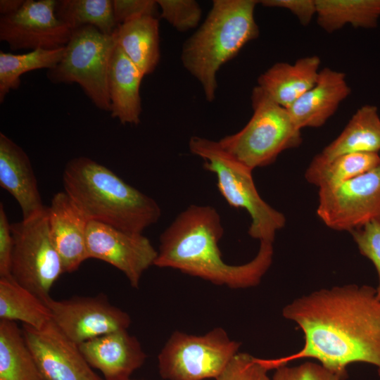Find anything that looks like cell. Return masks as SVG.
Masks as SVG:
<instances>
[{
    "instance_id": "cell-1",
    "label": "cell",
    "mask_w": 380,
    "mask_h": 380,
    "mask_svg": "<svg viewBox=\"0 0 380 380\" xmlns=\"http://www.w3.org/2000/svg\"><path fill=\"white\" fill-rule=\"evenodd\" d=\"M282 315L298 325L305 343L294 354L265 359L269 369L313 358L346 375L353 362L371 364L380 376V300L376 289L356 284L323 289L295 299L284 308Z\"/></svg>"
},
{
    "instance_id": "cell-2",
    "label": "cell",
    "mask_w": 380,
    "mask_h": 380,
    "mask_svg": "<svg viewBox=\"0 0 380 380\" xmlns=\"http://www.w3.org/2000/svg\"><path fill=\"white\" fill-rule=\"evenodd\" d=\"M223 234L220 215L215 208L191 205L160 234L154 265L232 289L257 286L272 264V243L261 241L250 262L229 265L223 260L219 248Z\"/></svg>"
},
{
    "instance_id": "cell-3",
    "label": "cell",
    "mask_w": 380,
    "mask_h": 380,
    "mask_svg": "<svg viewBox=\"0 0 380 380\" xmlns=\"http://www.w3.org/2000/svg\"><path fill=\"white\" fill-rule=\"evenodd\" d=\"M63 184L64 191L89 221L142 233L160 217V207L153 198L86 156L67 163Z\"/></svg>"
},
{
    "instance_id": "cell-4",
    "label": "cell",
    "mask_w": 380,
    "mask_h": 380,
    "mask_svg": "<svg viewBox=\"0 0 380 380\" xmlns=\"http://www.w3.org/2000/svg\"><path fill=\"white\" fill-rule=\"evenodd\" d=\"M256 0H214L208 15L183 44L181 61L199 82L205 99L212 102L220 68L259 36L255 19Z\"/></svg>"
},
{
    "instance_id": "cell-5",
    "label": "cell",
    "mask_w": 380,
    "mask_h": 380,
    "mask_svg": "<svg viewBox=\"0 0 380 380\" xmlns=\"http://www.w3.org/2000/svg\"><path fill=\"white\" fill-rule=\"evenodd\" d=\"M190 152L203 161V168L215 175L217 189L228 205L243 208L251 222L248 233L260 242L273 243L277 232L286 224L285 216L260 196L253 170L225 151L218 141L193 136L189 141Z\"/></svg>"
},
{
    "instance_id": "cell-6",
    "label": "cell",
    "mask_w": 380,
    "mask_h": 380,
    "mask_svg": "<svg viewBox=\"0 0 380 380\" xmlns=\"http://www.w3.org/2000/svg\"><path fill=\"white\" fill-rule=\"evenodd\" d=\"M251 104L253 115L247 124L218 142L225 151L253 170L272 164L284 151L298 147L302 137L287 109L258 86L253 89Z\"/></svg>"
},
{
    "instance_id": "cell-7",
    "label": "cell",
    "mask_w": 380,
    "mask_h": 380,
    "mask_svg": "<svg viewBox=\"0 0 380 380\" xmlns=\"http://www.w3.org/2000/svg\"><path fill=\"white\" fill-rule=\"evenodd\" d=\"M115 46L113 34L92 25L75 29L61 60L48 70L47 78L53 83L78 84L96 108L110 112L108 76Z\"/></svg>"
},
{
    "instance_id": "cell-8",
    "label": "cell",
    "mask_w": 380,
    "mask_h": 380,
    "mask_svg": "<svg viewBox=\"0 0 380 380\" xmlns=\"http://www.w3.org/2000/svg\"><path fill=\"white\" fill-rule=\"evenodd\" d=\"M240 346L221 327L203 336L175 331L158 355L160 375L166 380L216 379Z\"/></svg>"
},
{
    "instance_id": "cell-9",
    "label": "cell",
    "mask_w": 380,
    "mask_h": 380,
    "mask_svg": "<svg viewBox=\"0 0 380 380\" xmlns=\"http://www.w3.org/2000/svg\"><path fill=\"white\" fill-rule=\"evenodd\" d=\"M13 250L11 277L42 300L65 273L63 265L50 236L47 207L42 212L11 223Z\"/></svg>"
},
{
    "instance_id": "cell-10",
    "label": "cell",
    "mask_w": 380,
    "mask_h": 380,
    "mask_svg": "<svg viewBox=\"0 0 380 380\" xmlns=\"http://www.w3.org/2000/svg\"><path fill=\"white\" fill-rule=\"evenodd\" d=\"M317 214L329 228L351 231L380 223V162L368 172L338 185L319 189Z\"/></svg>"
},
{
    "instance_id": "cell-11",
    "label": "cell",
    "mask_w": 380,
    "mask_h": 380,
    "mask_svg": "<svg viewBox=\"0 0 380 380\" xmlns=\"http://www.w3.org/2000/svg\"><path fill=\"white\" fill-rule=\"evenodd\" d=\"M51 319L58 328L76 344L129 327V315L112 305L103 294L75 296L57 300L51 297L44 301Z\"/></svg>"
},
{
    "instance_id": "cell-12",
    "label": "cell",
    "mask_w": 380,
    "mask_h": 380,
    "mask_svg": "<svg viewBox=\"0 0 380 380\" xmlns=\"http://www.w3.org/2000/svg\"><path fill=\"white\" fill-rule=\"evenodd\" d=\"M87 251L88 259L113 265L136 289L144 272L154 265L158 255V251L142 233L123 231L95 221L88 224Z\"/></svg>"
},
{
    "instance_id": "cell-13",
    "label": "cell",
    "mask_w": 380,
    "mask_h": 380,
    "mask_svg": "<svg viewBox=\"0 0 380 380\" xmlns=\"http://www.w3.org/2000/svg\"><path fill=\"white\" fill-rule=\"evenodd\" d=\"M56 0H25L16 12L1 15L0 40L11 50L65 46L72 30L56 17Z\"/></svg>"
},
{
    "instance_id": "cell-14",
    "label": "cell",
    "mask_w": 380,
    "mask_h": 380,
    "mask_svg": "<svg viewBox=\"0 0 380 380\" xmlns=\"http://www.w3.org/2000/svg\"><path fill=\"white\" fill-rule=\"evenodd\" d=\"M23 333L45 380H103L79 346L51 320L40 329L23 324Z\"/></svg>"
},
{
    "instance_id": "cell-15",
    "label": "cell",
    "mask_w": 380,
    "mask_h": 380,
    "mask_svg": "<svg viewBox=\"0 0 380 380\" xmlns=\"http://www.w3.org/2000/svg\"><path fill=\"white\" fill-rule=\"evenodd\" d=\"M50 236L65 272L78 270L88 259L87 230L89 220L63 191L55 194L47 207Z\"/></svg>"
},
{
    "instance_id": "cell-16",
    "label": "cell",
    "mask_w": 380,
    "mask_h": 380,
    "mask_svg": "<svg viewBox=\"0 0 380 380\" xmlns=\"http://www.w3.org/2000/svg\"><path fill=\"white\" fill-rule=\"evenodd\" d=\"M89 365L105 380H128L146 355L138 339L126 330L109 333L78 345Z\"/></svg>"
},
{
    "instance_id": "cell-17",
    "label": "cell",
    "mask_w": 380,
    "mask_h": 380,
    "mask_svg": "<svg viewBox=\"0 0 380 380\" xmlns=\"http://www.w3.org/2000/svg\"><path fill=\"white\" fill-rule=\"evenodd\" d=\"M350 92L343 72L324 68L315 85L286 109L298 129L320 127Z\"/></svg>"
},
{
    "instance_id": "cell-18",
    "label": "cell",
    "mask_w": 380,
    "mask_h": 380,
    "mask_svg": "<svg viewBox=\"0 0 380 380\" xmlns=\"http://www.w3.org/2000/svg\"><path fill=\"white\" fill-rule=\"evenodd\" d=\"M0 186L18 202L23 219L42 211L44 205L30 160L12 139L0 133Z\"/></svg>"
},
{
    "instance_id": "cell-19",
    "label": "cell",
    "mask_w": 380,
    "mask_h": 380,
    "mask_svg": "<svg viewBox=\"0 0 380 380\" xmlns=\"http://www.w3.org/2000/svg\"><path fill=\"white\" fill-rule=\"evenodd\" d=\"M145 75L116 44L108 69L110 115L122 125H137L142 111L140 86Z\"/></svg>"
},
{
    "instance_id": "cell-20",
    "label": "cell",
    "mask_w": 380,
    "mask_h": 380,
    "mask_svg": "<svg viewBox=\"0 0 380 380\" xmlns=\"http://www.w3.org/2000/svg\"><path fill=\"white\" fill-rule=\"evenodd\" d=\"M320 63L317 56L299 58L293 64L277 63L258 77L257 86L275 103L288 108L315 85Z\"/></svg>"
},
{
    "instance_id": "cell-21",
    "label": "cell",
    "mask_w": 380,
    "mask_h": 380,
    "mask_svg": "<svg viewBox=\"0 0 380 380\" xmlns=\"http://www.w3.org/2000/svg\"><path fill=\"white\" fill-rule=\"evenodd\" d=\"M380 151V118L376 106L366 104L353 115L341 133L311 161L323 164L343 154Z\"/></svg>"
},
{
    "instance_id": "cell-22",
    "label": "cell",
    "mask_w": 380,
    "mask_h": 380,
    "mask_svg": "<svg viewBox=\"0 0 380 380\" xmlns=\"http://www.w3.org/2000/svg\"><path fill=\"white\" fill-rule=\"evenodd\" d=\"M113 37L116 44L145 76L155 70L160 58L156 17L143 15L118 25Z\"/></svg>"
},
{
    "instance_id": "cell-23",
    "label": "cell",
    "mask_w": 380,
    "mask_h": 380,
    "mask_svg": "<svg viewBox=\"0 0 380 380\" xmlns=\"http://www.w3.org/2000/svg\"><path fill=\"white\" fill-rule=\"evenodd\" d=\"M0 380H45L15 322L0 320Z\"/></svg>"
},
{
    "instance_id": "cell-24",
    "label": "cell",
    "mask_w": 380,
    "mask_h": 380,
    "mask_svg": "<svg viewBox=\"0 0 380 380\" xmlns=\"http://www.w3.org/2000/svg\"><path fill=\"white\" fill-rule=\"evenodd\" d=\"M0 320L20 321L40 329L52 319L44 300L8 277H0Z\"/></svg>"
},
{
    "instance_id": "cell-25",
    "label": "cell",
    "mask_w": 380,
    "mask_h": 380,
    "mask_svg": "<svg viewBox=\"0 0 380 380\" xmlns=\"http://www.w3.org/2000/svg\"><path fill=\"white\" fill-rule=\"evenodd\" d=\"M316 6L317 22L329 33L347 24L356 28H374L380 18V0H316Z\"/></svg>"
},
{
    "instance_id": "cell-26",
    "label": "cell",
    "mask_w": 380,
    "mask_h": 380,
    "mask_svg": "<svg viewBox=\"0 0 380 380\" xmlns=\"http://www.w3.org/2000/svg\"><path fill=\"white\" fill-rule=\"evenodd\" d=\"M379 162L376 153L343 154L323 164L311 162L305 177L319 189L334 186L368 172Z\"/></svg>"
},
{
    "instance_id": "cell-27",
    "label": "cell",
    "mask_w": 380,
    "mask_h": 380,
    "mask_svg": "<svg viewBox=\"0 0 380 380\" xmlns=\"http://www.w3.org/2000/svg\"><path fill=\"white\" fill-rule=\"evenodd\" d=\"M55 13L72 30L92 25L102 33L112 35L118 27L111 0H59Z\"/></svg>"
},
{
    "instance_id": "cell-28",
    "label": "cell",
    "mask_w": 380,
    "mask_h": 380,
    "mask_svg": "<svg viewBox=\"0 0 380 380\" xmlns=\"http://www.w3.org/2000/svg\"><path fill=\"white\" fill-rule=\"evenodd\" d=\"M65 46L54 49H38L23 54L0 51V102L11 90L20 85L23 74L37 70L53 68L61 60Z\"/></svg>"
},
{
    "instance_id": "cell-29",
    "label": "cell",
    "mask_w": 380,
    "mask_h": 380,
    "mask_svg": "<svg viewBox=\"0 0 380 380\" xmlns=\"http://www.w3.org/2000/svg\"><path fill=\"white\" fill-rule=\"evenodd\" d=\"M160 17L179 32L196 27L201 21L202 8L194 0H156Z\"/></svg>"
},
{
    "instance_id": "cell-30",
    "label": "cell",
    "mask_w": 380,
    "mask_h": 380,
    "mask_svg": "<svg viewBox=\"0 0 380 380\" xmlns=\"http://www.w3.org/2000/svg\"><path fill=\"white\" fill-rule=\"evenodd\" d=\"M262 359L237 353L215 380H271Z\"/></svg>"
},
{
    "instance_id": "cell-31",
    "label": "cell",
    "mask_w": 380,
    "mask_h": 380,
    "mask_svg": "<svg viewBox=\"0 0 380 380\" xmlns=\"http://www.w3.org/2000/svg\"><path fill=\"white\" fill-rule=\"evenodd\" d=\"M350 233L360 253L370 260L376 270L379 285L376 292L380 300V223L372 222Z\"/></svg>"
},
{
    "instance_id": "cell-32",
    "label": "cell",
    "mask_w": 380,
    "mask_h": 380,
    "mask_svg": "<svg viewBox=\"0 0 380 380\" xmlns=\"http://www.w3.org/2000/svg\"><path fill=\"white\" fill-rule=\"evenodd\" d=\"M275 369L271 380H344L348 377L312 362L296 367L283 365Z\"/></svg>"
},
{
    "instance_id": "cell-33",
    "label": "cell",
    "mask_w": 380,
    "mask_h": 380,
    "mask_svg": "<svg viewBox=\"0 0 380 380\" xmlns=\"http://www.w3.org/2000/svg\"><path fill=\"white\" fill-rule=\"evenodd\" d=\"M113 8L118 25L143 15L156 17L159 7L156 0H113Z\"/></svg>"
},
{
    "instance_id": "cell-34",
    "label": "cell",
    "mask_w": 380,
    "mask_h": 380,
    "mask_svg": "<svg viewBox=\"0 0 380 380\" xmlns=\"http://www.w3.org/2000/svg\"><path fill=\"white\" fill-rule=\"evenodd\" d=\"M13 239L11 224L7 217L4 204L0 203V277H11Z\"/></svg>"
},
{
    "instance_id": "cell-35",
    "label": "cell",
    "mask_w": 380,
    "mask_h": 380,
    "mask_svg": "<svg viewBox=\"0 0 380 380\" xmlns=\"http://www.w3.org/2000/svg\"><path fill=\"white\" fill-rule=\"evenodd\" d=\"M259 4L265 7L289 10L301 25H308L316 15V0H262Z\"/></svg>"
},
{
    "instance_id": "cell-36",
    "label": "cell",
    "mask_w": 380,
    "mask_h": 380,
    "mask_svg": "<svg viewBox=\"0 0 380 380\" xmlns=\"http://www.w3.org/2000/svg\"><path fill=\"white\" fill-rule=\"evenodd\" d=\"M25 0H1V15H6L16 12L21 8Z\"/></svg>"
},
{
    "instance_id": "cell-37",
    "label": "cell",
    "mask_w": 380,
    "mask_h": 380,
    "mask_svg": "<svg viewBox=\"0 0 380 380\" xmlns=\"http://www.w3.org/2000/svg\"><path fill=\"white\" fill-rule=\"evenodd\" d=\"M128 380H143V379H129Z\"/></svg>"
}]
</instances>
